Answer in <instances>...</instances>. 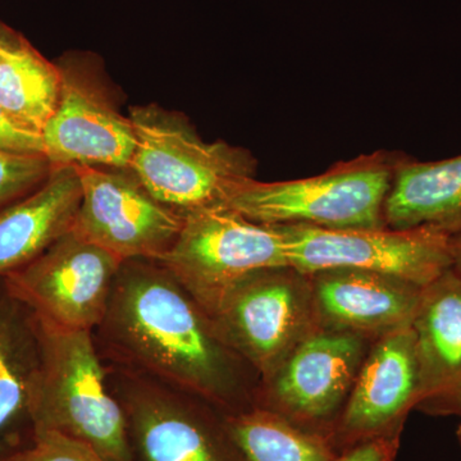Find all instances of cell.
<instances>
[{"label":"cell","instance_id":"cell-13","mask_svg":"<svg viewBox=\"0 0 461 461\" xmlns=\"http://www.w3.org/2000/svg\"><path fill=\"white\" fill-rule=\"evenodd\" d=\"M420 400L414 330L406 327L372 341L327 441L339 455L375 437L402 432Z\"/></svg>","mask_w":461,"mask_h":461},{"label":"cell","instance_id":"cell-17","mask_svg":"<svg viewBox=\"0 0 461 461\" xmlns=\"http://www.w3.org/2000/svg\"><path fill=\"white\" fill-rule=\"evenodd\" d=\"M75 166H53L38 189L0 209V278L23 268L74 229L80 208Z\"/></svg>","mask_w":461,"mask_h":461},{"label":"cell","instance_id":"cell-11","mask_svg":"<svg viewBox=\"0 0 461 461\" xmlns=\"http://www.w3.org/2000/svg\"><path fill=\"white\" fill-rule=\"evenodd\" d=\"M122 263L69 230L2 280L41 320L60 329L93 332L107 314Z\"/></svg>","mask_w":461,"mask_h":461},{"label":"cell","instance_id":"cell-25","mask_svg":"<svg viewBox=\"0 0 461 461\" xmlns=\"http://www.w3.org/2000/svg\"><path fill=\"white\" fill-rule=\"evenodd\" d=\"M23 36L20 32L0 23V58L7 51L14 50L23 41Z\"/></svg>","mask_w":461,"mask_h":461},{"label":"cell","instance_id":"cell-7","mask_svg":"<svg viewBox=\"0 0 461 461\" xmlns=\"http://www.w3.org/2000/svg\"><path fill=\"white\" fill-rule=\"evenodd\" d=\"M212 320L260 379L321 330L311 277L290 266L266 269L242 281L224 297Z\"/></svg>","mask_w":461,"mask_h":461},{"label":"cell","instance_id":"cell-2","mask_svg":"<svg viewBox=\"0 0 461 461\" xmlns=\"http://www.w3.org/2000/svg\"><path fill=\"white\" fill-rule=\"evenodd\" d=\"M136 147L130 169L144 189L182 215L227 206L258 162L247 149L200 138L190 121L157 104L130 109Z\"/></svg>","mask_w":461,"mask_h":461},{"label":"cell","instance_id":"cell-4","mask_svg":"<svg viewBox=\"0 0 461 461\" xmlns=\"http://www.w3.org/2000/svg\"><path fill=\"white\" fill-rule=\"evenodd\" d=\"M400 156L377 151L339 162L329 171L300 180L250 178L227 206L267 226L318 229L386 227L384 206Z\"/></svg>","mask_w":461,"mask_h":461},{"label":"cell","instance_id":"cell-14","mask_svg":"<svg viewBox=\"0 0 461 461\" xmlns=\"http://www.w3.org/2000/svg\"><path fill=\"white\" fill-rule=\"evenodd\" d=\"M309 277L321 329L357 333L369 341L411 327L424 288L359 269H329Z\"/></svg>","mask_w":461,"mask_h":461},{"label":"cell","instance_id":"cell-9","mask_svg":"<svg viewBox=\"0 0 461 461\" xmlns=\"http://www.w3.org/2000/svg\"><path fill=\"white\" fill-rule=\"evenodd\" d=\"M371 344L357 333L318 330L260 379L256 406L329 438Z\"/></svg>","mask_w":461,"mask_h":461},{"label":"cell","instance_id":"cell-20","mask_svg":"<svg viewBox=\"0 0 461 461\" xmlns=\"http://www.w3.org/2000/svg\"><path fill=\"white\" fill-rule=\"evenodd\" d=\"M226 420L249 461H332L338 456L323 436L258 406Z\"/></svg>","mask_w":461,"mask_h":461},{"label":"cell","instance_id":"cell-6","mask_svg":"<svg viewBox=\"0 0 461 461\" xmlns=\"http://www.w3.org/2000/svg\"><path fill=\"white\" fill-rule=\"evenodd\" d=\"M105 366L126 417L135 461H249L220 409L154 379Z\"/></svg>","mask_w":461,"mask_h":461},{"label":"cell","instance_id":"cell-27","mask_svg":"<svg viewBox=\"0 0 461 461\" xmlns=\"http://www.w3.org/2000/svg\"><path fill=\"white\" fill-rule=\"evenodd\" d=\"M457 418H459L460 421H459V426H457L456 437H457V441H459V445L461 447V409H460L459 414H457Z\"/></svg>","mask_w":461,"mask_h":461},{"label":"cell","instance_id":"cell-1","mask_svg":"<svg viewBox=\"0 0 461 461\" xmlns=\"http://www.w3.org/2000/svg\"><path fill=\"white\" fill-rule=\"evenodd\" d=\"M93 336L109 366L198 396L226 415L256 406L259 375L158 260L122 263Z\"/></svg>","mask_w":461,"mask_h":461},{"label":"cell","instance_id":"cell-19","mask_svg":"<svg viewBox=\"0 0 461 461\" xmlns=\"http://www.w3.org/2000/svg\"><path fill=\"white\" fill-rule=\"evenodd\" d=\"M60 74L27 39L0 58V107L18 123L41 133L56 112Z\"/></svg>","mask_w":461,"mask_h":461},{"label":"cell","instance_id":"cell-8","mask_svg":"<svg viewBox=\"0 0 461 461\" xmlns=\"http://www.w3.org/2000/svg\"><path fill=\"white\" fill-rule=\"evenodd\" d=\"M288 264L305 275L359 269L426 287L451 268V236L429 227L329 230L276 226Z\"/></svg>","mask_w":461,"mask_h":461},{"label":"cell","instance_id":"cell-18","mask_svg":"<svg viewBox=\"0 0 461 461\" xmlns=\"http://www.w3.org/2000/svg\"><path fill=\"white\" fill-rule=\"evenodd\" d=\"M386 227L461 232V156L438 162L400 157L384 206Z\"/></svg>","mask_w":461,"mask_h":461},{"label":"cell","instance_id":"cell-5","mask_svg":"<svg viewBox=\"0 0 461 461\" xmlns=\"http://www.w3.org/2000/svg\"><path fill=\"white\" fill-rule=\"evenodd\" d=\"M158 262L211 317L224 297L250 276L290 266L277 227L253 222L229 206L185 215L177 241Z\"/></svg>","mask_w":461,"mask_h":461},{"label":"cell","instance_id":"cell-16","mask_svg":"<svg viewBox=\"0 0 461 461\" xmlns=\"http://www.w3.org/2000/svg\"><path fill=\"white\" fill-rule=\"evenodd\" d=\"M411 329L420 364L418 411L457 417L461 409V278L453 269L421 290Z\"/></svg>","mask_w":461,"mask_h":461},{"label":"cell","instance_id":"cell-24","mask_svg":"<svg viewBox=\"0 0 461 461\" xmlns=\"http://www.w3.org/2000/svg\"><path fill=\"white\" fill-rule=\"evenodd\" d=\"M402 432L388 433L342 451L332 461H395Z\"/></svg>","mask_w":461,"mask_h":461},{"label":"cell","instance_id":"cell-22","mask_svg":"<svg viewBox=\"0 0 461 461\" xmlns=\"http://www.w3.org/2000/svg\"><path fill=\"white\" fill-rule=\"evenodd\" d=\"M11 461H113L91 446L57 432H39L25 453Z\"/></svg>","mask_w":461,"mask_h":461},{"label":"cell","instance_id":"cell-10","mask_svg":"<svg viewBox=\"0 0 461 461\" xmlns=\"http://www.w3.org/2000/svg\"><path fill=\"white\" fill-rule=\"evenodd\" d=\"M60 93L42 131L53 166L130 169L136 147L129 115L121 113L102 71L86 58L58 60Z\"/></svg>","mask_w":461,"mask_h":461},{"label":"cell","instance_id":"cell-12","mask_svg":"<svg viewBox=\"0 0 461 461\" xmlns=\"http://www.w3.org/2000/svg\"><path fill=\"white\" fill-rule=\"evenodd\" d=\"M77 169L83 195L75 233L122 262L160 260L171 250L185 215L154 199L131 169Z\"/></svg>","mask_w":461,"mask_h":461},{"label":"cell","instance_id":"cell-26","mask_svg":"<svg viewBox=\"0 0 461 461\" xmlns=\"http://www.w3.org/2000/svg\"><path fill=\"white\" fill-rule=\"evenodd\" d=\"M451 269L461 278V232L451 236Z\"/></svg>","mask_w":461,"mask_h":461},{"label":"cell","instance_id":"cell-3","mask_svg":"<svg viewBox=\"0 0 461 461\" xmlns=\"http://www.w3.org/2000/svg\"><path fill=\"white\" fill-rule=\"evenodd\" d=\"M36 318L41 342L35 400L38 433H60L108 459L135 461L126 417L109 384L93 332L60 329Z\"/></svg>","mask_w":461,"mask_h":461},{"label":"cell","instance_id":"cell-23","mask_svg":"<svg viewBox=\"0 0 461 461\" xmlns=\"http://www.w3.org/2000/svg\"><path fill=\"white\" fill-rule=\"evenodd\" d=\"M0 151L20 156H45L44 140L41 133L18 123L0 107Z\"/></svg>","mask_w":461,"mask_h":461},{"label":"cell","instance_id":"cell-21","mask_svg":"<svg viewBox=\"0 0 461 461\" xmlns=\"http://www.w3.org/2000/svg\"><path fill=\"white\" fill-rule=\"evenodd\" d=\"M45 156H20L0 151V209L32 193L50 175Z\"/></svg>","mask_w":461,"mask_h":461},{"label":"cell","instance_id":"cell-15","mask_svg":"<svg viewBox=\"0 0 461 461\" xmlns=\"http://www.w3.org/2000/svg\"><path fill=\"white\" fill-rule=\"evenodd\" d=\"M41 368L38 318L0 278V461L14 460L35 442Z\"/></svg>","mask_w":461,"mask_h":461}]
</instances>
